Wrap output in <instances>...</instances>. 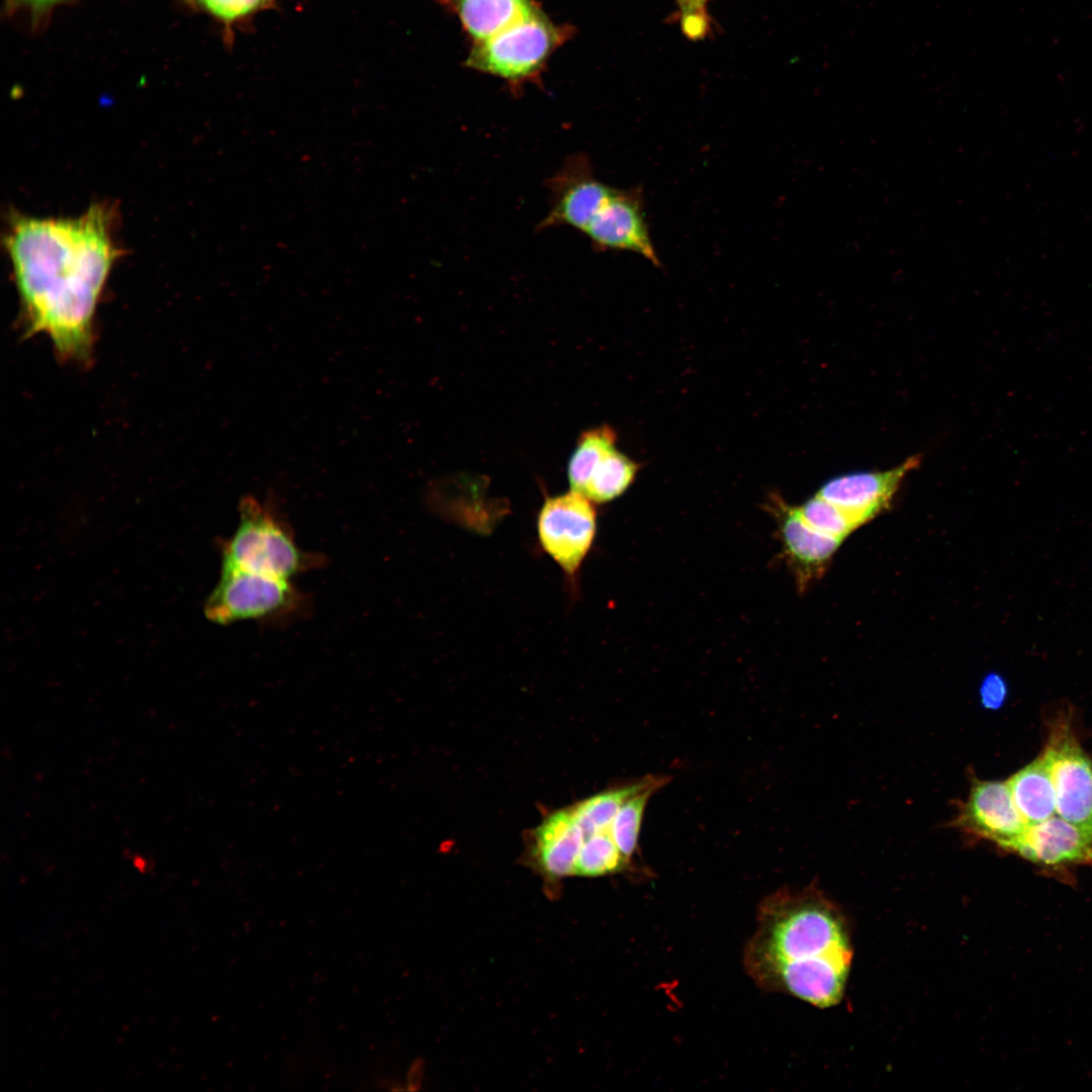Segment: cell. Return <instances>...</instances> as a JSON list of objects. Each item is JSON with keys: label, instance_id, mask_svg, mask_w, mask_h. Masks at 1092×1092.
<instances>
[{"label": "cell", "instance_id": "8992f818", "mask_svg": "<svg viewBox=\"0 0 1092 1092\" xmlns=\"http://www.w3.org/2000/svg\"><path fill=\"white\" fill-rule=\"evenodd\" d=\"M597 531L593 502L571 490L547 497L537 516L542 549L571 580L587 556Z\"/></svg>", "mask_w": 1092, "mask_h": 1092}, {"label": "cell", "instance_id": "277c9868", "mask_svg": "<svg viewBox=\"0 0 1092 1092\" xmlns=\"http://www.w3.org/2000/svg\"><path fill=\"white\" fill-rule=\"evenodd\" d=\"M541 8L524 20L484 40L473 43L466 65L498 77L517 90L539 79L551 55L571 35Z\"/></svg>", "mask_w": 1092, "mask_h": 1092}, {"label": "cell", "instance_id": "5b68a950", "mask_svg": "<svg viewBox=\"0 0 1092 1092\" xmlns=\"http://www.w3.org/2000/svg\"><path fill=\"white\" fill-rule=\"evenodd\" d=\"M307 607V596L292 580L222 564L204 613L221 625L246 620L272 623L302 615Z\"/></svg>", "mask_w": 1092, "mask_h": 1092}, {"label": "cell", "instance_id": "484cf974", "mask_svg": "<svg viewBox=\"0 0 1092 1092\" xmlns=\"http://www.w3.org/2000/svg\"><path fill=\"white\" fill-rule=\"evenodd\" d=\"M65 1L67 0H6V3L9 11L24 9L33 19H39Z\"/></svg>", "mask_w": 1092, "mask_h": 1092}, {"label": "cell", "instance_id": "ac0fdd59", "mask_svg": "<svg viewBox=\"0 0 1092 1092\" xmlns=\"http://www.w3.org/2000/svg\"><path fill=\"white\" fill-rule=\"evenodd\" d=\"M638 465L616 449L593 470L581 494L593 503H607L621 495L632 483Z\"/></svg>", "mask_w": 1092, "mask_h": 1092}, {"label": "cell", "instance_id": "30bf717a", "mask_svg": "<svg viewBox=\"0 0 1092 1092\" xmlns=\"http://www.w3.org/2000/svg\"><path fill=\"white\" fill-rule=\"evenodd\" d=\"M952 826L1011 851L1026 824L1012 799L1007 782L972 778L968 799L960 804Z\"/></svg>", "mask_w": 1092, "mask_h": 1092}, {"label": "cell", "instance_id": "52a82bcc", "mask_svg": "<svg viewBox=\"0 0 1092 1092\" xmlns=\"http://www.w3.org/2000/svg\"><path fill=\"white\" fill-rule=\"evenodd\" d=\"M1041 757L1055 789L1057 814L1092 830V759L1067 721L1052 726Z\"/></svg>", "mask_w": 1092, "mask_h": 1092}, {"label": "cell", "instance_id": "9a60e30c", "mask_svg": "<svg viewBox=\"0 0 1092 1092\" xmlns=\"http://www.w3.org/2000/svg\"><path fill=\"white\" fill-rule=\"evenodd\" d=\"M474 42L487 39L529 17L537 0H439Z\"/></svg>", "mask_w": 1092, "mask_h": 1092}, {"label": "cell", "instance_id": "7402d4cb", "mask_svg": "<svg viewBox=\"0 0 1092 1092\" xmlns=\"http://www.w3.org/2000/svg\"><path fill=\"white\" fill-rule=\"evenodd\" d=\"M194 8L207 14L221 25L228 41L234 31L248 24L260 13L276 6L277 0H188Z\"/></svg>", "mask_w": 1092, "mask_h": 1092}, {"label": "cell", "instance_id": "8fae6325", "mask_svg": "<svg viewBox=\"0 0 1092 1092\" xmlns=\"http://www.w3.org/2000/svg\"><path fill=\"white\" fill-rule=\"evenodd\" d=\"M912 455L901 464L883 471H861L828 480L817 494L838 506L861 525L889 509L905 476L920 464Z\"/></svg>", "mask_w": 1092, "mask_h": 1092}, {"label": "cell", "instance_id": "603a6c76", "mask_svg": "<svg viewBox=\"0 0 1092 1092\" xmlns=\"http://www.w3.org/2000/svg\"><path fill=\"white\" fill-rule=\"evenodd\" d=\"M797 510L814 531L840 541L862 526L844 510L818 494L797 507Z\"/></svg>", "mask_w": 1092, "mask_h": 1092}, {"label": "cell", "instance_id": "5bb4252c", "mask_svg": "<svg viewBox=\"0 0 1092 1092\" xmlns=\"http://www.w3.org/2000/svg\"><path fill=\"white\" fill-rule=\"evenodd\" d=\"M584 841L571 806L551 812L531 833L528 864L550 886L574 876Z\"/></svg>", "mask_w": 1092, "mask_h": 1092}, {"label": "cell", "instance_id": "3957f363", "mask_svg": "<svg viewBox=\"0 0 1092 1092\" xmlns=\"http://www.w3.org/2000/svg\"><path fill=\"white\" fill-rule=\"evenodd\" d=\"M239 516L234 535L223 543L222 564L287 580L324 565L323 554L297 545L273 491L264 499L245 494Z\"/></svg>", "mask_w": 1092, "mask_h": 1092}, {"label": "cell", "instance_id": "6da1fadb", "mask_svg": "<svg viewBox=\"0 0 1092 1092\" xmlns=\"http://www.w3.org/2000/svg\"><path fill=\"white\" fill-rule=\"evenodd\" d=\"M114 212L95 203L77 217H10L4 245L23 332L47 335L63 361L88 364L92 358L97 304L120 256Z\"/></svg>", "mask_w": 1092, "mask_h": 1092}, {"label": "cell", "instance_id": "e0dca14e", "mask_svg": "<svg viewBox=\"0 0 1092 1092\" xmlns=\"http://www.w3.org/2000/svg\"><path fill=\"white\" fill-rule=\"evenodd\" d=\"M661 776L648 775L626 784L617 785L571 806L574 818L584 839L595 833L610 830L623 803L635 793L648 787Z\"/></svg>", "mask_w": 1092, "mask_h": 1092}, {"label": "cell", "instance_id": "2e32d148", "mask_svg": "<svg viewBox=\"0 0 1092 1092\" xmlns=\"http://www.w3.org/2000/svg\"><path fill=\"white\" fill-rule=\"evenodd\" d=\"M1007 784L1026 825L1057 815L1055 789L1041 755L1014 774Z\"/></svg>", "mask_w": 1092, "mask_h": 1092}, {"label": "cell", "instance_id": "cb8c5ba5", "mask_svg": "<svg viewBox=\"0 0 1092 1092\" xmlns=\"http://www.w3.org/2000/svg\"><path fill=\"white\" fill-rule=\"evenodd\" d=\"M678 20L682 33L690 40H701L712 31V20L707 10L696 0H676Z\"/></svg>", "mask_w": 1092, "mask_h": 1092}, {"label": "cell", "instance_id": "4fadbf2b", "mask_svg": "<svg viewBox=\"0 0 1092 1092\" xmlns=\"http://www.w3.org/2000/svg\"><path fill=\"white\" fill-rule=\"evenodd\" d=\"M787 562L800 592L819 580L843 541L819 534L801 518L797 507L781 498L771 500Z\"/></svg>", "mask_w": 1092, "mask_h": 1092}, {"label": "cell", "instance_id": "7c38bea8", "mask_svg": "<svg viewBox=\"0 0 1092 1092\" xmlns=\"http://www.w3.org/2000/svg\"><path fill=\"white\" fill-rule=\"evenodd\" d=\"M1011 851L1056 873L1075 866L1092 867V830L1075 825L1057 814L1039 823L1027 825Z\"/></svg>", "mask_w": 1092, "mask_h": 1092}, {"label": "cell", "instance_id": "4316f807", "mask_svg": "<svg viewBox=\"0 0 1092 1092\" xmlns=\"http://www.w3.org/2000/svg\"><path fill=\"white\" fill-rule=\"evenodd\" d=\"M696 1H697V3L699 4V6H700V7L702 8V9H704V10H707V9H706V7H707V3H708V2L710 1V0H696Z\"/></svg>", "mask_w": 1092, "mask_h": 1092}, {"label": "cell", "instance_id": "d4e9b609", "mask_svg": "<svg viewBox=\"0 0 1092 1092\" xmlns=\"http://www.w3.org/2000/svg\"><path fill=\"white\" fill-rule=\"evenodd\" d=\"M981 704L989 710L999 709L1007 697V686L1003 677L997 673H990L983 679L980 690Z\"/></svg>", "mask_w": 1092, "mask_h": 1092}, {"label": "cell", "instance_id": "d6986e66", "mask_svg": "<svg viewBox=\"0 0 1092 1092\" xmlns=\"http://www.w3.org/2000/svg\"><path fill=\"white\" fill-rule=\"evenodd\" d=\"M615 432L608 426L585 431L567 465L570 489L581 492L596 466L616 449Z\"/></svg>", "mask_w": 1092, "mask_h": 1092}, {"label": "cell", "instance_id": "44dd1931", "mask_svg": "<svg viewBox=\"0 0 1092 1092\" xmlns=\"http://www.w3.org/2000/svg\"><path fill=\"white\" fill-rule=\"evenodd\" d=\"M633 863L617 847L610 830L584 839L574 870V876L602 877L632 871Z\"/></svg>", "mask_w": 1092, "mask_h": 1092}, {"label": "cell", "instance_id": "ffe728a7", "mask_svg": "<svg viewBox=\"0 0 1092 1092\" xmlns=\"http://www.w3.org/2000/svg\"><path fill=\"white\" fill-rule=\"evenodd\" d=\"M670 777L661 776L659 780L628 798L619 809L611 825L610 832L619 850L632 861L638 851V839L644 811L650 797L665 786Z\"/></svg>", "mask_w": 1092, "mask_h": 1092}, {"label": "cell", "instance_id": "ba28073f", "mask_svg": "<svg viewBox=\"0 0 1092 1092\" xmlns=\"http://www.w3.org/2000/svg\"><path fill=\"white\" fill-rule=\"evenodd\" d=\"M549 210L538 228L569 226L582 233L614 187L595 175L584 154L569 156L547 181Z\"/></svg>", "mask_w": 1092, "mask_h": 1092}, {"label": "cell", "instance_id": "9c48e42d", "mask_svg": "<svg viewBox=\"0 0 1092 1092\" xmlns=\"http://www.w3.org/2000/svg\"><path fill=\"white\" fill-rule=\"evenodd\" d=\"M582 234L599 251H628L660 266L638 187L613 188Z\"/></svg>", "mask_w": 1092, "mask_h": 1092}, {"label": "cell", "instance_id": "7a4b0ae2", "mask_svg": "<svg viewBox=\"0 0 1092 1092\" xmlns=\"http://www.w3.org/2000/svg\"><path fill=\"white\" fill-rule=\"evenodd\" d=\"M851 960L846 921L811 887L765 897L743 952L744 969L760 989L820 1008L841 1000Z\"/></svg>", "mask_w": 1092, "mask_h": 1092}]
</instances>
